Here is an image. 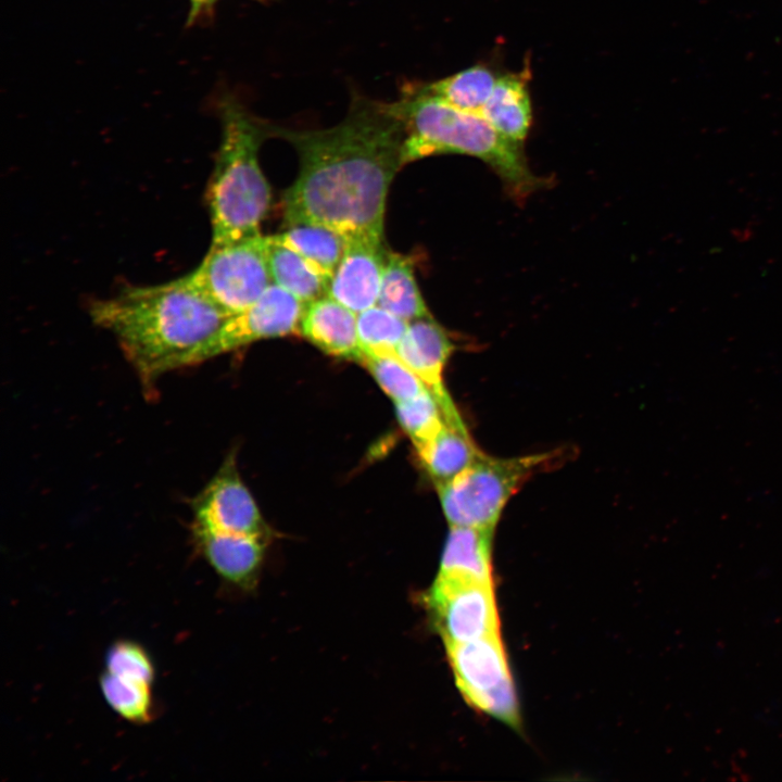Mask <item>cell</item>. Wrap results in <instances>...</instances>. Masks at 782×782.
<instances>
[{"label": "cell", "mask_w": 782, "mask_h": 782, "mask_svg": "<svg viewBox=\"0 0 782 782\" xmlns=\"http://www.w3.org/2000/svg\"><path fill=\"white\" fill-rule=\"evenodd\" d=\"M408 321L374 305L357 313V333L364 355H396Z\"/></svg>", "instance_id": "cell-23"}, {"label": "cell", "mask_w": 782, "mask_h": 782, "mask_svg": "<svg viewBox=\"0 0 782 782\" xmlns=\"http://www.w3.org/2000/svg\"><path fill=\"white\" fill-rule=\"evenodd\" d=\"M547 458H495L483 453L453 479L436 485L450 527L495 529L509 499Z\"/></svg>", "instance_id": "cell-5"}, {"label": "cell", "mask_w": 782, "mask_h": 782, "mask_svg": "<svg viewBox=\"0 0 782 782\" xmlns=\"http://www.w3.org/2000/svg\"><path fill=\"white\" fill-rule=\"evenodd\" d=\"M428 603L445 645L500 633L494 583L438 573Z\"/></svg>", "instance_id": "cell-8"}, {"label": "cell", "mask_w": 782, "mask_h": 782, "mask_svg": "<svg viewBox=\"0 0 782 782\" xmlns=\"http://www.w3.org/2000/svg\"><path fill=\"white\" fill-rule=\"evenodd\" d=\"M105 671L152 685L155 667L148 652L138 643L121 640L111 645L104 658Z\"/></svg>", "instance_id": "cell-26"}, {"label": "cell", "mask_w": 782, "mask_h": 782, "mask_svg": "<svg viewBox=\"0 0 782 782\" xmlns=\"http://www.w3.org/2000/svg\"><path fill=\"white\" fill-rule=\"evenodd\" d=\"M394 405L399 422L415 447L433 439L446 425L443 413L430 391Z\"/></svg>", "instance_id": "cell-25"}, {"label": "cell", "mask_w": 782, "mask_h": 782, "mask_svg": "<svg viewBox=\"0 0 782 782\" xmlns=\"http://www.w3.org/2000/svg\"><path fill=\"white\" fill-rule=\"evenodd\" d=\"M362 364L394 403L412 400L429 391L398 355H365Z\"/></svg>", "instance_id": "cell-24"}, {"label": "cell", "mask_w": 782, "mask_h": 782, "mask_svg": "<svg viewBox=\"0 0 782 782\" xmlns=\"http://www.w3.org/2000/svg\"><path fill=\"white\" fill-rule=\"evenodd\" d=\"M189 276L227 315L243 311L273 283L266 236L261 234L234 243L210 245Z\"/></svg>", "instance_id": "cell-6"}, {"label": "cell", "mask_w": 782, "mask_h": 782, "mask_svg": "<svg viewBox=\"0 0 782 782\" xmlns=\"http://www.w3.org/2000/svg\"><path fill=\"white\" fill-rule=\"evenodd\" d=\"M494 530L451 527L438 573L494 583L492 570Z\"/></svg>", "instance_id": "cell-16"}, {"label": "cell", "mask_w": 782, "mask_h": 782, "mask_svg": "<svg viewBox=\"0 0 782 782\" xmlns=\"http://www.w3.org/2000/svg\"><path fill=\"white\" fill-rule=\"evenodd\" d=\"M377 305L406 321L431 316L416 282L408 257L387 252Z\"/></svg>", "instance_id": "cell-19"}, {"label": "cell", "mask_w": 782, "mask_h": 782, "mask_svg": "<svg viewBox=\"0 0 782 782\" xmlns=\"http://www.w3.org/2000/svg\"><path fill=\"white\" fill-rule=\"evenodd\" d=\"M445 646L456 685L467 703L519 728L516 689L500 633Z\"/></svg>", "instance_id": "cell-7"}, {"label": "cell", "mask_w": 782, "mask_h": 782, "mask_svg": "<svg viewBox=\"0 0 782 782\" xmlns=\"http://www.w3.org/2000/svg\"><path fill=\"white\" fill-rule=\"evenodd\" d=\"M415 449L436 485L450 481L483 454L467 429L447 424L433 439Z\"/></svg>", "instance_id": "cell-17"}, {"label": "cell", "mask_w": 782, "mask_h": 782, "mask_svg": "<svg viewBox=\"0 0 782 782\" xmlns=\"http://www.w3.org/2000/svg\"><path fill=\"white\" fill-rule=\"evenodd\" d=\"M219 112L222 138L206 189L211 245L261 235L270 204V188L258 163V150L269 137V124L231 98L220 103Z\"/></svg>", "instance_id": "cell-4"}, {"label": "cell", "mask_w": 782, "mask_h": 782, "mask_svg": "<svg viewBox=\"0 0 782 782\" xmlns=\"http://www.w3.org/2000/svg\"><path fill=\"white\" fill-rule=\"evenodd\" d=\"M392 106L405 127L404 164L437 154H465L490 165L514 194L522 197L540 186L522 143L499 133L482 114L457 109L417 84L405 87Z\"/></svg>", "instance_id": "cell-3"}, {"label": "cell", "mask_w": 782, "mask_h": 782, "mask_svg": "<svg viewBox=\"0 0 782 782\" xmlns=\"http://www.w3.org/2000/svg\"><path fill=\"white\" fill-rule=\"evenodd\" d=\"M386 257L383 240L349 238L329 278L327 295L356 314L377 305Z\"/></svg>", "instance_id": "cell-12"}, {"label": "cell", "mask_w": 782, "mask_h": 782, "mask_svg": "<svg viewBox=\"0 0 782 782\" xmlns=\"http://www.w3.org/2000/svg\"><path fill=\"white\" fill-rule=\"evenodd\" d=\"M99 686L105 703L123 720L147 724L154 719L152 685L104 671Z\"/></svg>", "instance_id": "cell-22"}, {"label": "cell", "mask_w": 782, "mask_h": 782, "mask_svg": "<svg viewBox=\"0 0 782 782\" xmlns=\"http://www.w3.org/2000/svg\"><path fill=\"white\" fill-rule=\"evenodd\" d=\"M528 79V74L521 72L499 76L480 113L499 133L521 143L532 122Z\"/></svg>", "instance_id": "cell-15"}, {"label": "cell", "mask_w": 782, "mask_h": 782, "mask_svg": "<svg viewBox=\"0 0 782 782\" xmlns=\"http://www.w3.org/2000/svg\"><path fill=\"white\" fill-rule=\"evenodd\" d=\"M499 75L484 64H476L449 77L420 85L421 88L468 112L481 113L489 100Z\"/></svg>", "instance_id": "cell-21"}, {"label": "cell", "mask_w": 782, "mask_h": 782, "mask_svg": "<svg viewBox=\"0 0 782 782\" xmlns=\"http://www.w3.org/2000/svg\"><path fill=\"white\" fill-rule=\"evenodd\" d=\"M89 315L115 337L148 391L164 374L195 365L201 350L230 317L189 274L94 300Z\"/></svg>", "instance_id": "cell-2"}, {"label": "cell", "mask_w": 782, "mask_h": 782, "mask_svg": "<svg viewBox=\"0 0 782 782\" xmlns=\"http://www.w3.org/2000/svg\"><path fill=\"white\" fill-rule=\"evenodd\" d=\"M452 351L453 343L446 332L431 316H427L408 323L396 355L434 396L446 424L467 429L444 384L443 373Z\"/></svg>", "instance_id": "cell-11"}, {"label": "cell", "mask_w": 782, "mask_h": 782, "mask_svg": "<svg viewBox=\"0 0 782 782\" xmlns=\"http://www.w3.org/2000/svg\"><path fill=\"white\" fill-rule=\"evenodd\" d=\"M201 556L226 582L248 586L258 571L264 553L263 535L192 527Z\"/></svg>", "instance_id": "cell-13"}, {"label": "cell", "mask_w": 782, "mask_h": 782, "mask_svg": "<svg viewBox=\"0 0 782 782\" xmlns=\"http://www.w3.org/2000/svg\"><path fill=\"white\" fill-rule=\"evenodd\" d=\"M305 303L272 283L250 306L230 316L199 353L197 364L262 339L299 330Z\"/></svg>", "instance_id": "cell-9"}, {"label": "cell", "mask_w": 782, "mask_h": 782, "mask_svg": "<svg viewBox=\"0 0 782 782\" xmlns=\"http://www.w3.org/2000/svg\"><path fill=\"white\" fill-rule=\"evenodd\" d=\"M272 237L298 252L326 278L331 277L348 244V238L323 225L293 224Z\"/></svg>", "instance_id": "cell-20"}, {"label": "cell", "mask_w": 782, "mask_h": 782, "mask_svg": "<svg viewBox=\"0 0 782 782\" xmlns=\"http://www.w3.org/2000/svg\"><path fill=\"white\" fill-rule=\"evenodd\" d=\"M192 527L263 535L264 522L254 499L228 457L191 503Z\"/></svg>", "instance_id": "cell-10"}, {"label": "cell", "mask_w": 782, "mask_h": 782, "mask_svg": "<svg viewBox=\"0 0 782 782\" xmlns=\"http://www.w3.org/2000/svg\"><path fill=\"white\" fill-rule=\"evenodd\" d=\"M216 0H190L189 21L197 18L199 14L209 9Z\"/></svg>", "instance_id": "cell-27"}, {"label": "cell", "mask_w": 782, "mask_h": 782, "mask_svg": "<svg viewBox=\"0 0 782 782\" xmlns=\"http://www.w3.org/2000/svg\"><path fill=\"white\" fill-rule=\"evenodd\" d=\"M267 260L273 283L287 290L303 303L327 295L328 278L298 252L266 236Z\"/></svg>", "instance_id": "cell-18"}, {"label": "cell", "mask_w": 782, "mask_h": 782, "mask_svg": "<svg viewBox=\"0 0 782 782\" xmlns=\"http://www.w3.org/2000/svg\"><path fill=\"white\" fill-rule=\"evenodd\" d=\"M300 333L326 354L362 364L357 314L329 295L305 305Z\"/></svg>", "instance_id": "cell-14"}, {"label": "cell", "mask_w": 782, "mask_h": 782, "mask_svg": "<svg viewBox=\"0 0 782 782\" xmlns=\"http://www.w3.org/2000/svg\"><path fill=\"white\" fill-rule=\"evenodd\" d=\"M269 136L290 142L300 160L299 175L283 195L287 225L318 224L348 239L383 240L388 191L405 165V127L391 102L357 96L333 127L269 125Z\"/></svg>", "instance_id": "cell-1"}]
</instances>
